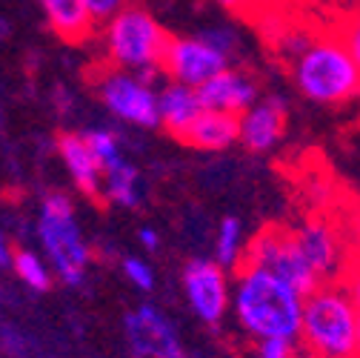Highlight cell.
I'll list each match as a JSON object with an SVG mask.
<instances>
[{
    "label": "cell",
    "instance_id": "3957f363",
    "mask_svg": "<svg viewBox=\"0 0 360 358\" xmlns=\"http://www.w3.org/2000/svg\"><path fill=\"white\" fill-rule=\"evenodd\" d=\"M292 80L318 106H343L360 98V69L338 35L311 37L292 58Z\"/></svg>",
    "mask_w": 360,
    "mask_h": 358
},
{
    "label": "cell",
    "instance_id": "cb8c5ba5",
    "mask_svg": "<svg viewBox=\"0 0 360 358\" xmlns=\"http://www.w3.org/2000/svg\"><path fill=\"white\" fill-rule=\"evenodd\" d=\"M338 37L343 40V47H346V52L352 55L354 66L360 69V9H354L349 18H343Z\"/></svg>",
    "mask_w": 360,
    "mask_h": 358
},
{
    "label": "cell",
    "instance_id": "2e32d148",
    "mask_svg": "<svg viewBox=\"0 0 360 358\" xmlns=\"http://www.w3.org/2000/svg\"><path fill=\"white\" fill-rule=\"evenodd\" d=\"M180 141L200 152H223L238 144V118L226 112L203 109L180 135Z\"/></svg>",
    "mask_w": 360,
    "mask_h": 358
},
{
    "label": "cell",
    "instance_id": "4fadbf2b",
    "mask_svg": "<svg viewBox=\"0 0 360 358\" xmlns=\"http://www.w3.org/2000/svg\"><path fill=\"white\" fill-rule=\"evenodd\" d=\"M198 98L203 109L212 112H226V115H243L257 98H260V83L252 72L229 66L212 80H206L198 89Z\"/></svg>",
    "mask_w": 360,
    "mask_h": 358
},
{
    "label": "cell",
    "instance_id": "ffe728a7",
    "mask_svg": "<svg viewBox=\"0 0 360 358\" xmlns=\"http://www.w3.org/2000/svg\"><path fill=\"white\" fill-rule=\"evenodd\" d=\"M12 270L15 276L32 290V292H46L52 290V270H49V264L43 261V255L32 252V249H12Z\"/></svg>",
    "mask_w": 360,
    "mask_h": 358
},
{
    "label": "cell",
    "instance_id": "9a60e30c",
    "mask_svg": "<svg viewBox=\"0 0 360 358\" xmlns=\"http://www.w3.org/2000/svg\"><path fill=\"white\" fill-rule=\"evenodd\" d=\"M203 112L198 89L184 86V83H172L166 80L158 89V126L166 129L172 138L180 141V135L189 129V123Z\"/></svg>",
    "mask_w": 360,
    "mask_h": 358
},
{
    "label": "cell",
    "instance_id": "ac0fdd59",
    "mask_svg": "<svg viewBox=\"0 0 360 358\" xmlns=\"http://www.w3.org/2000/svg\"><path fill=\"white\" fill-rule=\"evenodd\" d=\"M101 201L123 206V209H134L143 201V187H141V172L131 161H117L115 166H109L103 172V190H101Z\"/></svg>",
    "mask_w": 360,
    "mask_h": 358
},
{
    "label": "cell",
    "instance_id": "7402d4cb",
    "mask_svg": "<svg viewBox=\"0 0 360 358\" xmlns=\"http://www.w3.org/2000/svg\"><path fill=\"white\" fill-rule=\"evenodd\" d=\"M198 37H200L203 43H209V47H212L214 52H220L223 58H229V61H235L238 52H240V37H238V32L229 29V26H206V29L198 32Z\"/></svg>",
    "mask_w": 360,
    "mask_h": 358
},
{
    "label": "cell",
    "instance_id": "f546056e",
    "mask_svg": "<svg viewBox=\"0 0 360 358\" xmlns=\"http://www.w3.org/2000/svg\"><path fill=\"white\" fill-rule=\"evenodd\" d=\"M212 4L226 9V12H249V6L255 4V0H212Z\"/></svg>",
    "mask_w": 360,
    "mask_h": 358
},
{
    "label": "cell",
    "instance_id": "f1b7e54d",
    "mask_svg": "<svg viewBox=\"0 0 360 358\" xmlns=\"http://www.w3.org/2000/svg\"><path fill=\"white\" fill-rule=\"evenodd\" d=\"M138 241H141V244H143V249H149V252H155V249L160 247V235H158L152 227H141Z\"/></svg>",
    "mask_w": 360,
    "mask_h": 358
},
{
    "label": "cell",
    "instance_id": "e0dca14e",
    "mask_svg": "<svg viewBox=\"0 0 360 358\" xmlns=\"http://www.w3.org/2000/svg\"><path fill=\"white\" fill-rule=\"evenodd\" d=\"M52 32L66 43H86L95 35V20L89 18L80 0H37Z\"/></svg>",
    "mask_w": 360,
    "mask_h": 358
},
{
    "label": "cell",
    "instance_id": "7a4b0ae2",
    "mask_svg": "<svg viewBox=\"0 0 360 358\" xmlns=\"http://www.w3.org/2000/svg\"><path fill=\"white\" fill-rule=\"evenodd\" d=\"M297 347L318 358H360V312L340 281L303 295Z\"/></svg>",
    "mask_w": 360,
    "mask_h": 358
},
{
    "label": "cell",
    "instance_id": "9c48e42d",
    "mask_svg": "<svg viewBox=\"0 0 360 358\" xmlns=\"http://www.w3.org/2000/svg\"><path fill=\"white\" fill-rule=\"evenodd\" d=\"M123 335L134 358H186L177 327L155 304H138L123 316Z\"/></svg>",
    "mask_w": 360,
    "mask_h": 358
},
{
    "label": "cell",
    "instance_id": "277c9868",
    "mask_svg": "<svg viewBox=\"0 0 360 358\" xmlns=\"http://www.w3.org/2000/svg\"><path fill=\"white\" fill-rule=\"evenodd\" d=\"M169 32L163 23L143 6L129 4L106 23H101V49L103 63L112 69L134 72L152 78L160 72V61L169 43Z\"/></svg>",
    "mask_w": 360,
    "mask_h": 358
},
{
    "label": "cell",
    "instance_id": "6da1fadb",
    "mask_svg": "<svg viewBox=\"0 0 360 358\" xmlns=\"http://www.w3.org/2000/svg\"><path fill=\"white\" fill-rule=\"evenodd\" d=\"M229 309L246 335L255 341H295L300 330L303 295L257 266H238L232 273Z\"/></svg>",
    "mask_w": 360,
    "mask_h": 358
},
{
    "label": "cell",
    "instance_id": "44dd1931",
    "mask_svg": "<svg viewBox=\"0 0 360 358\" xmlns=\"http://www.w3.org/2000/svg\"><path fill=\"white\" fill-rule=\"evenodd\" d=\"M89 152L95 155L98 166L106 172L109 166H115L117 161H123V147H120V138H117V132L112 129H103V126H95V129H86L80 132Z\"/></svg>",
    "mask_w": 360,
    "mask_h": 358
},
{
    "label": "cell",
    "instance_id": "4dcf8cb0",
    "mask_svg": "<svg viewBox=\"0 0 360 358\" xmlns=\"http://www.w3.org/2000/svg\"><path fill=\"white\" fill-rule=\"evenodd\" d=\"M9 258H12V247L6 241V233L0 230V264H9Z\"/></svg>",
    "mask_w": 360,
    "mask_h": 358
},
{
    "label": "cell",
    "instance_id": "d6986e66",
    "mask_svg": "<svg viewBox=\"0 0 360 358\" xmlns=\"http://www.w3.org/2000/svg\"><path fill=\"white\" fill-rule=\"evenodd\" d=\"M243 249H246V233L243 223L235 215H226L217 223V238H214V264L223 266L226 273H235L243 264Z\"/></svg>",
    "mask_w": 360,
    "mask_h": 358
},
{
    "label": "cell",
    "instance_id": "603a6c76",
    "mask_svg": "<svg viewBox=\"0 0 360 358\" xmlns=\"http://www.w3.org/2000/svg\"><path fill=\"white\" fill-rule=\"evenodd\" d=\"M120 270L126 276V281L134 287V290H141V292H152L155 290V270H152V264L138 258V255H126L120 261Z\"/></svg>",
    "mask_w": 360,
    "mask_h": 358
},
{
    "label": "cell",
    "instance_id": "52a82bcc",
    "mask_svg": "<svg viewBox=\"0 0 360 358\" xmlns=\"http://www.w3.org/2000/svg\"><path fill=\"white\" fill-rule=\"evenodd\" d=\"M92 86L117 121L138 129H158V89L146 75L101 66L92 72Z\"/></svg>",
    "mask_w": 360,
    "mask_h": 358
},
{
    "label": "cell",
    "instance_id": "30bf717a",
    "mask_svg": "<svg viewBox=\"0 0 360 358\" xmlns=\"http://www.w3.org/2000/svg\"><path fill=\"white\" fill-rule=\"evenodd\" d=\"M184 295L203 324L217 327L229 312L232 273L209 258H192L184 266Z\"/></svg>",
    "mask_w": 360,
    "mask_h": 358
},
{
    "label": "cell",
    "instance_id": "484cf974",
    "mask_svg": "<svg viewBox=\"0 0 360 358\" xmlns=\"http://www.w3.org/2000/svg\"><path fill=\"white\" fill-rule=\"evenodd\" d=\"M80 4H83V9L89 12V18H92V20L101 26V23H106L112 15H117L120 9H126L129 0H80Z\"/></svg>",
    "mask_w": 360,
    "mask_h": 358
},
{
    "label": "cell",
    "instance_id": "83f0119b",
    "mask_svg": "<svg viewBox=\"0 0 360 358\" xmlns=\"http://www.w3.org/2000/svg\"><path fill=\"white\" fill-rule=\"evenodd\" d=\"M295 341H257V358H295Z\"/></svg>",
    "mask_w": 360,
    "mask_h": 358
},
{
    "label": "cell",
    "instance_id": "1f68e13d",
    "mask_svg": "<svg viewBox=\"0 0 360 358\" xmlns=\"http://www.w3.org/2000/svg\"><path fill=\"white\" fill-rule=\"evenodd\" d=\"M295 358H318V355H311V352H306V350H300V347H297V352H295Z\"/></svg>",
    "mask_w": 360,
    "mask_h": 358
},
{
    "label": "cell",
    "instance_id": "ba28073f",
    "mask_svg": "<svg viewBox=\"0 0 360 358\" xmlns=\"http://www.w3.org/2000/svg\"><path fill=\"white\" fill-rule=\"evenodd\" d=\"M292 238L300 249V255L306 258V264L318 273L321 281H340L343 270L352 261L346 235H343V223L340 218L332 215H306L300 223H289Z\"/></svg>",
    "mask_w": 360,
    "mask_h": 358
},
{
    "label": "cell",
    "instance_id": "7c38bea8",
    "mask_svg": "<svg viewBox=\"0 0 360 358\" xmlns=\"http://www.w3.org/2000/svg\"><path fill=\"white\" fill-rule=\"evenodd\" d=\"M289 121V104L283 95L257 98L243 115H238V144L255 155L272 152L283 135Z\"/></svg>",
    "mask_w": 360,
    "mask_h": 358
},
{
    "label": "cell",
    "instance_id": "5b68a950",
    "mask_svg": "<svg viewBox=\"0 0 360 358\" xmlns=\"http://www.w3.org/2000/svg\"><path fill=\"white\" fill-rule=\"evenodd\" d=\"M37 238H40L43 261L49 264L52 276H58L69 287L83 284L89 264H92V249H89V241L83 238L75 204L66 192L43 195L37 212Z\"/></svg>",
    "mask_w": 360,
    "mask_h": 358
},
{
    "label": "cell",
    "instance_id": "8992f818",
    "mask_svg": "<svg viewBox=\"0 0 360 358\" xmlns=\"http://www.w3.org/2000/svg\"><path fill=\"white\" fill-rule=\"evenodd\" d=\"M243 264L272 273L275 278H281L283 284L297 290L300 295H309L311 290H318L323 284L318 278V273H314L306 264V258L300 255V249L292 238V230L286 223H269V227H260L252 238H246Z\"/></svg>",
    "mask_w": 360,
    "mask_h": 358
},
{
    "label": "cell",
    "instance_id": "4316f807",
    "mask_svg": "<svg viewBox=\"0 0 360 358\" xmlns=\"http://www.w3.org/2000/svg\"><path fill=\"white\" fill-rule=\"evenodd\" d=\"M340 284L346 287L352 304H354L357 312H360V258H352V261H349V266H346L343 276H340Z\"/></svg>",
    "mask_w": 360,
    "mask_h": 358
},
{
    "label": "cell",
    "instance_id": "8fae6325",
    "mask_svg": "<svg viewBox=\"0 0 360 358\" xmlns=\"http://www.w3.org/2000/svg\"><path fill=\"white\" fill-rule=\"evenodd\" d=\"M229 66H232V61L223 58L220 52H214L198 35L169 37L163 61H160V72L172 83H184L192 89H200L206 80H212L214 75H220Z\"/></svg>",
    "mask_w": 360,
    "mask_h": 358
},
{
    "label": "cell",
    "instance_id": "5bb4252c",
    "mask_svg": "<svg viewBox=\"0 0 360 358\" xmlns=\"http://www.w3.org/2000/svg\"><path fill=\"white\" fill-rule=\"evenodd\" d=\"M58 158L63 161L72 184L77 187V192H83L86 198L101 201V190H103V169L98 166L95 155L89 152L86 141L80 132H63L58 135Z\"/></svg>",
    "mask_w": 360,
    "mask_h": 358
},
{
    "label": "cell",
    "instance_id": "d4e9b609",
    "mask_svg": "<svg viewBox=\"0 0 360 358\" xmlns=\"http://www.w3.org/2000/svg\"><path fill=\"white\" fill-rule=\"evenodd\" d=\"M340 223H343V235H346V244H349L352 258H360V201L346 209V215L340 218Z\"/></svg>",
    "mask_w": 360,
    "mask_h": 358
}]
</instances>
